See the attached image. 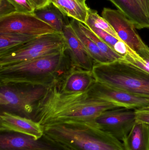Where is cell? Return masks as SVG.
I'll list each match as a JSON object with an SVG mask.
<instances>
[{
    "label": "cell",
    "mask_w": 149,
    "mask_h": 150,
    "mask_svg": "<svg viewBox=\"0 0 149 150\" xmlns=\"http://www.w3.org/2000/svg\"><path fill=\"white\" fill-rule=\"evenodd\" d=\"M1 112L33 119L35 108L47 87L23 84L0 85Z\"/></svg>",
    "instance_id": "cell-5"
},
{
    "label": "cell",
    "mask_w": 149,
    "mask_h": 150,
    "mask_svg": "<svg viewBox=\"0 0 149 150\" xmlns=\"http://www.w3.org/2000/svg\"><path fill=\"white\" fill-rule=\"evenodd\" d=\"M92 72L96 82L149 99V74L124 59L95 63Z\"/></svg>",
    "instance_id": "cell-4"
},
{
    "label": "cell",
    "mask_w": 149,
    "mask_h": 150,
    "mask_svg": "<svg viewBox=\"0 0 149 150\" xmlns=\"http://www.w3.org/2000/svg\"><path fill=\"white\" fill-rule=\"evenodd\" d=\"M86 0H50L65 16L76 19L85 24L90 8Z\"/></svg>",
    "instance_id": "cell-18"
},
{
    "label": "cell",
    "mask_w": 149,
    "mask_h": 150,
    "mask_svg": "<svg viewBox=\"0 0 149 150\" xmlns=\"http://www.w3.org/2000/svg\"><path fill=\"white\" fill-rule=\"evenodd\" d=\"M88 92L93 97L119 107L136 110L149 106V99L96 81L88 90Z\"/></svg>",
    "instance_id": "cell-9"
},
{
    "label": "cell",
    "mask_w": 149,
    "mask_h": 150,
    "mask_svg": "<svg viewBox=\"0 0 149 150\" xmlns=\"http://www.w3.org/2000/svg\"><path fill=\"white\" fill-rule=\"evenodd\" d=\"M0 132H13L41 138L44 134L43 126L31 119L11 113L1 112Z\"/></svg>",
    "instance_id": "cell-12"
},
{
    "label": "cell",
    "mask_w": 149,
    "mask_h": 150,
    "mask_svg": "<svg viewBox=\"0 0 149 150\" xmlns=\"http://www.w3.org/2000/svg\"><path fill=\"white\" fill-rule=\"evenodd\" d=\"M136 122L149 125V106L135 110Z\"/></svg>",
    "instance_id": "cell-27"
},
{
    "label": "cell",
    "mask_w": 149,
    "mask_h": 150,
    "mask_svg": "<svg viewBox=\"0 0 149 150\" xmlns=\"http://www.w3.org/2000/svg\"><path fill=\"white\" fill-rule=\"evenodd\" d=\"M57 81L48 86L35 108L32 120L44 126L65 122L90 123L105 111L119 107L85 92L66 94Z\"/></svg>",
    "instance_id": "cell-1"
},
{
    "label": "cell",
    "mask_w": 149,
    "mask_h": 150,
    "mask_svg": "<svg viewBox=\"0 0 149 150\" xmlns=\"http://www.w3.org/2000/svg\"><path fill=\"white\" fill-rule=\"evenodd\" d=\"M88 28L108 45L113 51L124 57L127 52L128 46L123 41L103 30L94 27Z\"/></svg>",
    "instance_id": "cell-23"
},
{
    "label": "cell",
    "mask_w": 149,
    "mask_h": 150,
    "mask_svg": "<svg viewBox=\"0 0 149 150\" xmlns=\"http://www.w3.org/2000/svg\"><path fill=\"white\" fill-rule=\"evenodd\" d=\"M132 21L136 29L149 28V17L138 0H108Z\"/></svg>",
    "instance_id": "cell-15"
},
{
    "label": "cell",
    "mask_w": 149,
    "mask_h": 150,
    "mask_svg": "<svg viewBox=\"0 0 149 150\" xmlns=\"http://www.w3.org/2000/svg\"><path fill=\"white\" fill-rule=\"evenodd\" d=\"M17 12L15 7L8 0H0V18Z\"/></svg>",
    "instance_id": "cell-26"
},
{
    "label": "cell",
    "mask_w": 149,
    "mask_h": 150,
    "mask_svg": "<svg viewBox=\"0 0 149 150\" xmlns=\"http://www.w3.org/2000/svg\"><path fill=\"white\" fill-rule=\"evenodd\" d=\"M67 50L66 47L37 59L0 67V85H52L59 79Z\"/></svg>",
    "instance_id": "cell-3"
},
{
    "label": "cell",
    "mask_w": 149,
    "mask_h": 150,
    "mask_svg": "<svg viewBox=\"0 0 149 150\" xmlns=\"http://www.w3.org/2000/svg\"><path fill=\"white\" fill-rule=\"evenodd\" d=\"M0 150H70L47 137L39 139L13 132H1Z\"/></svg>",
    "instance_id": "cell-11"
},
{
    "label": "cell",
    "mask_w": 149,
    "mask_h": 150,
    "mask_svg": "<svg viewBox=\"0 0 149 150\" xmlns=\"http://www.w3.org/2000/svg\"><path fill=\"white\" fill-rule=\"evenodd\" d=\"M16 9L17 12L33 14L36 9L30 0H8Z\"/></svg>",
    "instance_id": "cell-25"
},
{
    "label": "cell",
    "mask_w": 149,
    "mask_h": 150,
    "mask_svg": "<svg viewBox=\"0 0 149 150\" xmlns=\"http://www.w3.org/2000/svg\"><path fill=\"white\" fill-rule=\"evenodd\" d=\"M44 134L70 150H125L122 142L89 123L44 126Z\"/></svg>",
    "instance_id": "cell-2"
},
{
    "label": "cell",
    "mask_w": 149,
    "mask_h": 150,
    "mask_svg": "<svg viewBox=\"0 0 149 150\" xmlns=\"http://www.w3.org/2000/svg\"><path fill=\"white\" fill-rule=\"evenodd\" d=\"M33 14L57 32L62 33L64 27L70 24L68 17L52 3L49 2L43 7L36 9Z\"/></svg>",
    "instance_id": "cell-17"
},
{
    "label": "cell",
    "mask_w": 149,
    "mask_h": 150,
    "mask_svg": "<svg viewBox=\"0 0 149 150\" xmlns=\"http://www.w3.org/2000/svg\"><path fill=\"white\" fill-rule=\"evenodd\" d=\"M57 84L59 90L66 94L81 93L87 91L95 82L92 72L73 66Z\"/></svg>",
    "instance_id": "cell-13"
},
{
    "label": "cell",
    "mask_w": 149,
    "mask_h": 150,
    "mask_svg": "<svg viewBox=\"0 0 149 150\" xmlns=\"http://www.w3.org/2000/svg\"><path fill=\"white\" fill-rule=\"evenodd\" d=\"M70 24L89 55L96 63L104 64L112 62L101 52L94 42L82 31L80 25L79 21L72 19L70 22Z\"/></svg>",
    "instance_id": "cell-19"
},
{
    "label": "cell",
    "mask_w": 149,
    "mask_h": 150,
    "mask_svg": "<svg viewBox=\"0 0 149 150\" xmlns=\"http://www.w3.org/2000/svg\"><path fill=\"white\" fill-rule=\"evenodd\" d=\"M55 32L53 28L34 14L15 12L0 18V33H15L38 37Z\"/></svg>",
    "instance_id": "cell-8"
},
{
    "label": "cell",
    "mask_w": 149,
    "mask_h": 150,
    "mask_svg": "<svg viewBox=\"0 0 149 150\" xmlns=\"http://www.w3.org/2000/svg\"><path fill=\"white\" fill-rule=\"evenodd\" d=\"M136 122L135 110L119 108L105 111L89 123L122 142Z\"/></svg>",
    "instance_id": "cell-7"
},
{
    "label": "cell",
    "mask_w": 149,
    "mask_h": 150,
    "mask_svg": "<svg viewBox=\"0 0 149 150\" xmlns=\"http://www.w3.org/2000/svg\"><path fill=\"white\" fill-rule=\"evenodd\" d=\"M80 25L81 30L85 33V34L94 42L101 52L110 61L113 62L116 60L124 59L123 56L113 51L108 45H107L84 24L80 22Z\"/></svg>",
    "instance_id": "cell-22"
},
{
    "label": "cell",
    "mask_w": 149,
    "mask_h": 150,
    "mask_svg": "<svg viewBox=\"0 0 149 150\" xmlns=\"http://www.w3.org/2000/svg\"><path fill=\"white\" fill-rule=\"evenodd\" d=\"M65 47L61 33L56 32L38 36L21 46L0 54V67L34 59Z\"/></svg>",
    "instance_id": "cell-6"
},
{
    "label": "cell",
    "mask_w": 149,
    "mask_h": 150,
    "mask_svg": "<svg viewBox=\"0 0 149 150\" xmlns=\"http://www.w3.org/2000/svg\"><path fill=\"white\" fill-rule=\"evenodd\" d=\"M149 17V0H138Z\"/></svg>",
    "instance_id": "cell-29"
},
{
    "label": "cell",
    "mask_w": 149,
    "mask_h": 150,
    "mask_svg": "<svg viewBox=\"0 0 149 150\" xmlns=\"http://www.w3.org/2000/svg\"><path fill=\"white\" fill-rule=\"evenodd\" d=\"M124 60L149 74V47L148 46L138 53L128 47Z\"/></svg>",
    "instance_id": "cell-21"
},
{
    "label": "cell",
    "mask_w": 149,
    "mask_h": 150,
    "mask_svg": "<svg viewBox=\"0 0 149 150\" xmlns=\"http://www.w3.org/2000/svg\"><path fill=\"white\" fill-rule=\"evenodd\" d=\"M35 8H38L48 4L50 0H30Z\"/></svg>",
    "instance_id": "cell-28"
},
{
    "label": "cell",
    "mask_w": 149,
    "mask_h": 150,
    "mask_svg": "<svg viewBox=\"0 0 149 150\" xmlns=\"http://www.w3.org/2000/svg\"><path fill=\"white\" fill-rule=\"evenodd\" d=\"M37 37L18 33H0V54L21 46Z\"/></svg>",
    "instance_id": "cell-20"
},
{
    "label": "cell",
    "mask_w": 149,
    "mask_h": 150,
    "mask_svg": "<svg viewBox=\"0 0 149 150\" xmlns=\"http://www.w3.org/2000/svg\"><path fill=\"white\" fill-rule=\"evenodd\" d=\"M122 143L125 150H149V125L136 122Z\"/></svg>",
    "instance_id": "cell-16"
},
{
    "label": "cell",
    "mask_w": 149,
    "mask_h": 150,
    "mask_svg": "<svg viewBox=\"0 0 149 150\" xmlns=\"http://www.w3.org/2000/svg\"><path fill=\"white\" fill-rule=\"evenodd\" d=\"M102 17L111 25L120 40L136 53L147 46L136 31L134 23L119 10L104 8Z\"/></svg>",
    "instance_id": "cell-10"
},
{
    "label": "cell",
    "mask_w": 149,
    "mask_h": 150,
    "mask_svg": "<svg viewBox=\"0 0 149 150\" xmlns=\"http://www.w3.org/2000/svg\"><path fill=\"white\" fill-rule=\"evenodd\" d=\"M85 25L88 27H94L103 30L120 40L117 33L109 23L104 18L100 16L97 11L94 10L91 8L89 9Z\"/></svg>",
    "instance_id": "cell-24"
},
{
    "label": "cell",
    "mask_w": 149,
    "mask_h": 150,
    "mask_svg": "<svg viewBox=\"0 0 149 150\" xmlns=\"http://www.w3.org/2000/svg\"><path fill=\"white\" fill-rule=\"evenodd\" d=\"M62 33L73 66L92 71L96 62L89 55L70 24L64 27Z\"/></svg>",
    "instance_id": "cell-14"
}]
</instances>
